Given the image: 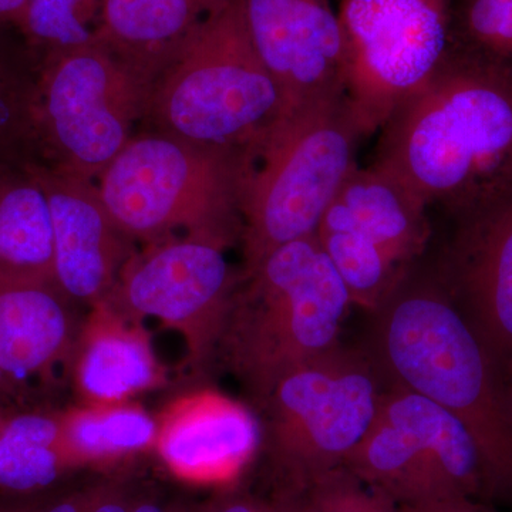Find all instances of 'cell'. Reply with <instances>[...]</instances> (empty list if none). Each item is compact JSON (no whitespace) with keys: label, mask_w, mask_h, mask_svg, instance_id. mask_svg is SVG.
I'll list each match as a JSON object with an SVG mask.
<instances>
[{"label":"cell","mask_w":512,"mask_h":512,"mask_svg":"<svg viewBox=\"0 0 512 512\" xmlns=\"http://www.w3.org/2000/svg\"><path fill=\"white\" fill-rule=\"evenodd\" d=\"M373 167L451 214L512 184V70L451 47L379 130Z\"/></svg>","instance_id":"1"},{"label":"cell","mask_w":512,"mask_h":512,"mask_svg":"<svg viewBox=\"0 0 512 512\" xmlns=\"http://www.w3.org/2000/svg\"><path fill=\"white\" fill-rule=\"evenodd\" d=\"M369 315L362 348L390 383L429 397L461 421L483 458L488 503L512 507V419L500 367L448 299L426 255Z\"/></svg>","instance_id":"2"},{"label":"cell","mask_w":512,"mask_h":512,"mask_svg":"<svg viewBox=\"0 0 512 512\" xmlns=\"http://www.w3.org/2000/svg\"><path fill=\"white\" fill-rule=\"evenodd\" d=\"M352 306L316 234L282 245L241 269L215 365L238 380L255 412L282 377L339 345Z\"/></svg>","instance_id":"3"},{"label":"cell","mask_w":512,"mask_h":512,"mask_svg":"<svg viewBox=\"0 0 512 512\" xmlns=\"http://www.w3.org/2000/svg\"><path fill=\"white\" fill-rule=\"evenodd\" d=\"M256 153L140 130L97 180L121 229L144 245L177 237L222 249L241 242Z\"/></svg>","instance_id":"4"},{"label":"cell","mask_w":512,"mask_h":512,"mask_svg":"<svg viewBox=\"0 0 512 512\" xmlns=\"http://www.w3.org/2000/svg\"><path fill=\"white\" fill-rule=\"evenodd\" d=\"M281 113V93L249 36L244 0H231L156 74L141 130L256 153Z\"/></svg>","instance_id":"5"},{"label":"cell","mask_w":512,"mask_h":512,"mask_svg":"<svg viewBox=\"0 0 512 512\" xmlns=\"http://www.w3.org/2000/svg\"><path fill=\"white\" fill-rule=\"evenodd\" d=\"M365 137L343 87L279 114L256 151L245 195L242 271L276 248L316 234L357 167Z\"/></svg>","instance_id":"6"},{"label":"cell","mask_w":512,"mask_h":512,"mask_svg":"<svg viewBox=\"0 0 512 512\" xmlns=\"http://www.w3.org/2000/svg\"><path fill=\"white\" fill-rule=\"evenodd\" d=\"M390 386L362 346L342 343L282 377L254 412L272 488L298 491L343 467Z\"/></svg>","instance_id":"7"},{"label":"cell","mask_w":512,"mask_h":512,"mask_svg":"<svg viewBox=\"0 0 512 512\" xmlns=\"http://www.w3.org/2000/svg\"><path fill=\"white\" fill-rule=\"evenodd\" d=\"M153 80L97 42L43 59L30 99L33 161L99 180L143 121Z\"/></svg>","instance_id":"8"},{"label":"cell","mask_w":512,"mask_h":512,"mask_svg":"<svg viewBox=\"0 0 512 512\" xmlns=\"http://www.w3.org/2000/svg\"><path fill=\"white\" fill-rule=\"evenodd\" d=\"M343 467L400 507L488 503L483 458L466 427L429 397L397 384Z\"/></svg>","instance_id":"9"},{"label":"cell","mask_w":512,"mask_h":512,"mask_svg":"<svg viewBox=\"0 0 512 512\" xmlns=\"http://www.w3.org/2000/svg\"><path fill=\"white\" fill-rule=\"evenodd\" d=\"M343 84L367 136L451 50V0H343Z\"/></svg>","instance_id":"10"},{"label":"cell","mask_w":512,"mask_h":512,"mask_svg":"<svg viewBox=\"0 0 512 512\" xmlns=\"http://www.w3.org/2000/svg\"><path fill=\"white\" fill-rule=\"evenodd\" d=\"M241 279L225 249L191 237L144 245L131 256L107 305L128 318H157L177 330L197 375L217 362L229 302Z\"/></svg>","instance_id":"11"},{"label":"cell","mask_w":512,"mask_h":512,"mask_svg":"<svg viewBox=\"0 0 512 512\" xmlns=\"http://www.w3.org/2000/svg\"><path fill=\"white\" fill-rule=\"evenodd\" d=\"M447 217L450 229L429 264L500 366L512 357V184Z\"/></svg>","instance_id":"12"},{"label":"cell","mask_w":512,"mask_h":512,"mask_svg":"<svg viewBox=\"0 0 512 512\" xmlns=\"http://www.w3.org/2000/svg\"><path fill=\"white\" fill-rule=\"evenodd\" d=\"M29 164L49 204L56 285L77 305L106 301L137 242L113 220L96 183Z\"/></svg>","instance_id":"13"},{"label":"cell","mask_w":512,"mask_h":512,"mask_svg":"<svg viewBox=\"0 0 512 512\" xmlns=\"http://www.w3.org/2000/svg\"><path fill=\"white\" fill-rule=\"evenodd\" d=\"M244 13L282 111L345 89L342 29L330 0H244Z\"/></svg>","instance_id":"14"},{"label":"cell","mask_w":512,"mask_h":512,"mask_svg":"<svg viewBox=\"0 0 512 512\" xmlns=\"http://www.w3.org/2000/svg\"><path fill=\"white\" fill-rule=\"evenodd\" d=\"M56 284L0 286V386L18 406L33 379L67 365L83 320Z\"/></svg>","instance_id":"15"},{"label":"cell","mask_w":512,"mask_h":512,"mask_svg":"<svg viewBox=\"0 0 512 512\" xmlns=\"http://www.w3.org/2000/svg\"><path fill=\"white\" fill-rule=\"evenodd\" d=\"M67 366L86 404L124 403L165 379L141 320L106 302L90 306Z\"/></svg>","instance_id":"16"},{"label":"cell","mask_w":512,"mask_h":512,"mask_svg":"<svg viewBox=\"0 0 512 512\" xmlns=\"http://www.w3.org/2000/svg\"><path fill=\"white\" fill-rule=\"evenodd\" d=\"M429 208L373 165L357 167L322 220L345 225L407 269L429 251L433 225Z\"/></svg>","instance_id":"17"},{"label":"cell","mask_w":512,"mask_h":512,"mask_svg":"<svg viewBox=\"0 0 512 512\" xmlns=\"http://www.w3.org/2000/svg\"><path fill=\"white\" fill-rule=\"evenodd\" d=\"M258 417L217 396L192 397L158 423L157 448L174 473L204 478L244 463L259 447Z\"/></svg>","instance_id":"18"},{"label":"cell","mask_w":512,"mask_h":512,"mask_svg":"<svg viewBox=\"0 0 512 512\" xmlns=\"http://www.w3.org/2000/svg\"><path fill=\"white\" fill-rule=\"evenodd\" d=\"M231 0H103L94 42L156 77L181 43Z\"/></svg>","instance_id":"19"},{"label":"cell","mask_w":512,"mask_h":512,"mask_svg":"<svg viewBox=\"0 0 512 512\" xmlns=\"http://www.w3.org/2000/svg\"><path fill=\"white\" fill-rule=\"evenodd\" d=\"M56 284L45 191L29 161H0V286Z\"/></svg>","instance_id":"20"},{"label":"cell","mask_w":512,"mask_h":512,"mask_svg":"<svg viewBox=\"0 0 512 512\" xmlns=\"http://www.w3.org/2000/svg\"><path fill=\"white\" fill-rule=\"evenodd\" d=\"M76 468L60 413L26 409L12 414L0 434V497L45 494Z\"/></svg>","instance_id":"21"},{"label":"cell","mask_w":512,"mask_h":512,"mask_svg":"<svg viewBox=\"0 0 512 512\" xmlns=\"http://www.w3.org/2000/svg\"><path fill=\"white\" fill-rule=\"evenodd\" d=\"M60 416L64 443L77 467L114 463L157 443V421L136 404H84Z\"/></svg>","instance_id":"22"},{"label":"cell","mask_w":512,"mask_h":512,"mask_svg":"<svg viewBox=\"0 0 512 512\" xmlns=\"http://www.w3.org/2000/svg\"><path fill=\"white\" fill-rule=\"evenodd\" d=\"M103 0H28L16 26L46 57L94 42Z\"/></svg>","instance_id":"23"},{"label":"cell","mask_w":512,"mask_h":512,"mask_svg":"<svg viewBox=\"0 0 512 512\" xmlns=\"http://www.w3.org/2000/svg\"><path fill=\"white\" fill-rule=\"evenodd\" d=\"M451 47L512 70V0H451Z\"/></svg>","instance_id":"24"},{"label":"cell","mask_w":512,"mask_h":512,"mask_svg":"<svg viewBox=\"0 0 512 512\" xmlns=\"http://www.w3.org/2000/svg\"><path fill=\"white\" fill-rule=\"evenodd\" d=\"M291 493L301 512H403L400 505L345 467L335 468Z\"/></svg>","instance_id":"25"},{"label":"cell","mask_w":512,"mask_h":512,"mask_svg":"<svg viewBox=\"0 0 512 512\" xmlns=\"http://www.w3.org/2000/svg\"><path fill=\"white\" fill-rule=\"evenodd\" d=\"M190 512H299L291 491L272 488L269 494H258L247 488H229L212 495Z\"/></svg>","instance_id":"26"},{"label":"cell","mask_w":512,"mask_h":512,"mask_svg":"<svg viewBox=\"0 0 512 512\" xmlns=\"http://www.w3.org/2000/svg\"><path fill=\"white\" fill-rule=\"evenodd\" d=\"M114 474L90 477L79 484L59 485L37 495L30 512H90L110 487Z\"/></svg>","instance_id":"27"},{"label":"cell","mask_w":512,"mask_h":512,"mask_svg":"<svg viewBox=\"0 0 512 512\" xmlns=\"http://www.w3.org/2000/svg\"><path fill=\"white\" fill-rule=\"evenodd\" d=\"M19 134L32 141L30 101L16 100L15 93L0 72V151L8 147Z\"/></svg>","instance_id":"28"},{"label":"cell","mask_w":512,"mask_h":512,"mask_svg":"<svg viewBox=\"0 0 512 512\" xmlns=\"http://www.w3.org/2000/svg\"><path fill=\"white\" fill-rule=\"evenodd\" d=\"M190 510L191 505L175 498L164 497L148 488L133 512H190Z\"/></svg>","instance_id":"29"},{"label":"cell","mask_w":512,"mask_h":512,"mask_svg":"<svg viewBox=\"0 0 512 512\" xmlns=\"http://www.w3.org/2000/svg\"><path fill=\"white\" fill-rule=\"evenodd\" d=\"M403 512H493L488 510L484 504L474 503L470 500L440 501V503H429L402 507Z\"/></svg>","instance_id":"30"},{"label":"cell","mask_w":512,"mask_h":512,"mask_svg":"<svg viewBox=\"0 0 512 512\" xmlns=\"http://www.w3.org/2000/svg\"><path fill=\"white\" fill-rule=\"evenodd\" d=\"M28 0H0V23L10 22L13 25L19 22Z\"/></svg>","instance_id":"31"},{"label":"cell","mask_w":512,"mask_h":512,"mask_svg":"<svg viewBox=\"0 0 512 512\" xmlns=\"http://www.w3.org/2000/svg\"><path fill=\"white\" fill-rule=\"evenodd\" d=\"M501 387H503L505 403H507L508 412L512 419V357L501 363L500 366Z\"/></svg>","instance_id":"32"},{"label":"cell","mask_w":512,"mask_h":512,"mask_svg":"<svg viewBox=\"0 0 512 512\" xmlns=\"http://www.w3.org/2000/svg\"><path fill=\"white\" fill-rule=\"evenodd\" d=\"M36 497H0V512H30Z\"/></svg>","instance_id":"33"},{"label":"cell","mask_w":512,"mask_h":512,"mask_svg":"<svg viewBox=\"0 0 512 512\" xmlns=\"http://www.w3.org/2000/svg\"><path fill=\"white\" fill-rule=\"evenodd\" d=\"M18 412V407L8 406V404L0 403V434L5 429L6 423H8L12 414Z\"/></svg>","instance_id":"34"},{"label":"cell","mask_w":512,"mask_h":512,"mask_svg":"<svg viewBox=\"0 0 512 512\" xmlns=\"http://www.w3.org/2000/svg\"><path fill=\"white\" fill-rule=\"evenodd\" d=\"M0 403L8 404V406L12 407H18L15 406L12 402H10L9 397L6 396L5 390L2 389V386H0Z\"/></svg>","instance_id":"35"},{"label":"cell","mask_w":512,"mask_h":512,"mask_svg":"<svg viewBox=\"0 0 512 512\" xmlns=\"http://www.w3.org/2000/svg\"><path fill=\"white\" fill-rule=\"evenodd\" d=\"M295 500H296V498H295ZM296 504H298V503H296ZM298 511H299V507H298ZM299 512H301V511H299Z\"/></svg>","instance_id":"36"}]
</instances>
